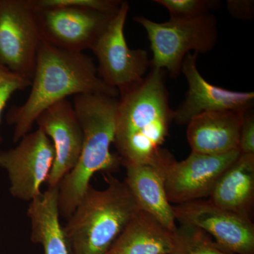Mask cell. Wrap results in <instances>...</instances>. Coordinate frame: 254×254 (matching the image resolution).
Listing matches in <instances>:
<instances>
[{
    "instance_id": "17",
    "label": "cell",
    "mask_w": 254,
    "mask_h": 254,
    "mask_svg": "<svg viewBox=\"0 0 254 254\" xmlns=\"http://www.w3.org/2000/svg\"><path fill=\"white\" fill-rule=\"evenodd\" d=\"M27 215L31 221V240L43 247L44 254H73L60 223L58 187L48 189L30 202Z\"/></svg>"
},
{
    "instance_id": "4",
    "label": "cell",
    "mask_w": 254,
    "mask_h": 254,
    "mask_svg": "<svg viewBox=\"0 0 254 254\" xmlns=\"http://www.w3.org/2000/svg\"><path fill=\"white\" fill-rule=\"evenodd\" d=\"M108 184L90 186L63 227L73 254H106L140 210L125 182L110 176Z\"/></svg>"
},
{
    "instance_id": "6",
    "label": "cell",
    "mask_w": 254,
    "mask_h": 254,
    "mask_svg": "<svg viewBox=\"0 0 254 254\" xmlns=\"http://www.w3.org/2000/svg\"><path fill=\"white\" fill-rule=\"evenodd\" d=\"M33 3L42 42L72 53L91 50L117 13L76 6L41 7L36 6L34 0Z\"/></svg>"
},
{
    "instance_id": "24",
    "label": "cell",
    "mask_w": 254,
    "mask_h": 254,
    "mask_svg": "<svg viewBox=\"0 0 254 254\" xmlns=\"http://www.w3.org/2000/svg\"><path fill=\"white\" fill-rule=\"evenodd\" d=\"M227 8L234 17L239 18H252L254 14V1H227Z\"/></svg>"
},
{
    "instance_id": "10",
    "label": "cell",
    "mask_w": 254,
    "mask_h": 254,
    "mask_svg": "<svg viewBox=\"0 0 254 254\" xmlns=\"http://www.w3.org/2000/svg\"><path fill=\"white\" fill-rule=\"evenodd\" d=\"M176 221L200 229L225 252L254 254V225L247 220L214 205L198 200L173 205Z\"/></svg>"
},
{
    "instance_id": "23",
    "label": "cell",
    "mask_w": 254,
    "mask_h": 254,
    "mask_svg": "<svg viewBox=\"0 0 254 254\" xmlns=\"http://www.w3.org/2000/svg\"><path fill=\"white\" fill-rule=\"evenodd\" d=\"M239 150L242 154H254V115L252 110L245 114L241 127Z\"/></svg>"
},
{
    "instance_id": "15",
    "label": "cell",
    "mask_w": 254,
    "mask_h": 254,
    "mask_svg": "<svg viewBox=\"0 0 254 254\" xmlns=\"http://www.w3.org/2000/svg\"><path fill=\"white\" fill-rule=\"evenodd\" d=\"M208 200L219 208L252 221L254 154L240 153L219 179Z\"/></svg>"
},
{
    "instance_id": "5",
    "label": "cell",
    "mask_w": 254,
    "mask_h": 254,
    "mask_svg": "<svg viewBox=\"0 0 254 254\" xmlns=\"http://www.w3.org/2000/svg\"><path fill=\"white\" fill-rule=\"evenodd\" d=\"M133 20L148 34L153 53L150 66L165 70L171 78L180 76L184 59L190 52L205 54L218 42V22L210 13L191 19L170 18L164 23L143 16Z\"/></svg>"
},
{
    "instance_id": "22",
    "label": "cell",
    "mask_w": 254,
    "mask_h": 254,
    "mask_svg": "<svg viewBox=\"0 0 254 254\" xmlns=\"http://www.w3.org/2000/svg\"><path fill=\"white\" fill-rule=\"evenodd\" d=\"M36 6H76L106 13H115L123 1L120 0H34Z\"/></svg>"
},
{
    "instance_id": "20",
    "label": "cell",
    "mask_w": 254,
    "mask_h": 254,
    "mask_svg": "<svg viewBox=\"0 0 254 254\" xmlns=\"http://www.w3.org/2000/svg\"><path fill=\"white\" fill-rule=\"evenodd\" d=\"M168 9L170 18L191 19L209 14L217 8L219 1L213 0H155Z\"/></svg>"
},
{
    "instance_id": "2",
    "label": "cell",
    "mask_w": 254,
    "mask_h": 254,
    "mask_svg": "<svg viewBox=\"0 0 254 254\" xmlns=\"http://www.w3.org/2000/svg\"><path fill=\"white\" fill-rule=\"evenodd\" d=\"M31 87L26 102L12 107L6 115V123L14 126L15 143L29 133L42 112L70 95L119 96L118 89L108 86L98 76L96 66L89 56L58 49L43 42Z\"/></svg>"
},
{
    "instance_id": "12",
    "label": "cell",
    "mask_w": 254,
    "mask_h": 254,
    "mask_svg": "<svg viewBox=\"0 0 254 254\" xmlns=\"http://www.w3.org/2000/svg\"><path fill=\"white\" fill-rule=\"evenodd\" d=\"M197 57L196 53H189L182 63V72L186 77L188 91L183 103L174 110V122L187 125L192 119L208 112L236 110L247 113L252 110L254 92L230 91L209 83L197 68Z\"/></svg>"
},
{
    "instance_id": "3",
    "label": "cell",
    "mask_w": 254,
    "mask_h": 254,
    "mask_svg": "<svg viewBox=\"0 0 254 254\" xmlns=\"http://www.w3.org/2000/svg\"><path fill=\"white\" fill-rule=\"evenodd\" d=\"M118 98L103 94L75 95L73 107L83 133L81 155L58 186L60 215L66 220L81 201L98 172L116 170L122 163L111 152L115 140Z\"/></svg>"
},
{
    "instance_id": "14",
    "label": "cell",
    "mask_w": 254,
    "mask_h": 254,
    "mask_svg": "<svg viewBox=\"0 0 254 254\" xmlns=\"http://www.w3.org/2000/svg\"><path fill=\"white\" fill-rule=\"evenodd\" d=\"M245 113L236 110L208 112L192 119L187 131L191 152L222 155L240 150V130Z\"/></svg>"
},
{
    "instance_id": "9",
    "label": "cell",
    "mask_w": 254,
    "mask_h": 254,
    "mask_svg": "<svg viewBox=\"0 0 254 254\" xmlns=\"http://www.w3.org/2000/svg\"><path fill=\"white\" fill-rule=\"evenodd\" d=\"M18 143L14 148L0 152V168L7 173L11 195L31 202L41 195V187L49 178L55 148L39 128L25 135Z\"/></svg>"
},
{
    "instance_id": "16",
    "label": "cell",
    "mask_w": 254,
    "mask_h": 254,
    "mask_svg": "<svg viewBox=\"0 0 254 254\" xmlns=\"http://www.w3.org/2000/svg\"><path fill=\"white\" fill-rule=\"evenodd\" d=\"M125 182L140 210L174 232L177 228L173 205L169 202L165 176L148 165H127Z\"/></svg>"
},
{
    "instance_id": "8",
    "label": "cell",
    "mask_w": 254,
    "mask_h": 254,
    "mask_svg": "<svg viewBox=\"0 0 254 254\" xmlns=\"http://www.w3.org/2000/svg\"><path fill=\"white\" fill-rule=\"evenodd\" d=\"M41 43L33 0H0V63L32 81Z\"/></svg>"
},
{
    "instance_id": "18",
    "label": "cell",
    "mask_w": 254,
    "mask_h": 254,
    "mask_svg": "<svg viewBox=\"0 0 254 254\" xmlns=\"http://www.w3.org/2000/svg\"><path fill=\"white\" fill-rule=\"evenodd\" d=\"M174 232L140 210L110 249L115 254H170Z\"/></svg>"
},
{
    "instance_id": "11",
    "label": "cell",
    "mask_w": 254,
    "mask_h": 254,
    "mask_svg": "<svg viewBox=\"0 0 254 254\" xmlns=\"http://www.w3.org/2000/svg\"><path fill=\"white\" fill-rule=\"evenodd\" d=\"M240 153V150L222 155L191 152L185 160H175L165 174L169 202L173 205H179L210 196L222 174Z\"/></svg>"
},
{
    "instance_id": "25",
    "label": "cell",
    "mask_w": 254,
    "mask_h": 254,
    "mask_svg": "<svg viewBox=\"0 0 254 254\" xmlns=\"http://www.w3.org/2000/svg\"><path fill=\"white\" fill-rule=\"evenodd\" d=\"M106 254H115V253H114V252H113V251H112L111 250H110L109 251V252H108V253H107Z\"/></svg>"
},
{
    "instance_id": "7",
    "label": "cell",
    "mask_w": 254,
    "mask_h": 254,
    "mask_svg": "<svg viewBox=\"0 0 254 254\" xmlns=\"http://www.w3.org/2000/svg\"><path fill=\"white\" fill-rule=\"evenodd\" d=\"M129 4L123 1L108 27L92 48L98 61V76L118 91L143 81L150 66L148 53L130 49L125 36Z\"/></svg>"
},
{
    "instance_id": "1",
    "label": "cell",
    "mask_w": 254,
    "mask_h": 254,
    "mask_svg": "<svg viewBox=\"0 0 254 254\" xmlns=\"http://www.w3.org/2000/svg\"><path fill=\"white\" fill-rule=\"evenodd\" d=\"M165 70L151 71L138 84L119 91L114 143L122 164L148 165L160 171L173 154L162 148L174 122Z\"/></svg>"
},
{
    "instance_id": "19",
    "label": "cell",
    "mask_w": 254,
    "mask_h": 254,
    "mask_svg": "<svg viewBox=\"0 0 254 254\" xmlns=\"http://www.w3.org/2000/svg\"><path fill=\"white\" fill-rule=\"evenodd\" d=\"M170 254H232L220 248L203 230L180 224L174 231L173 247Z\"/></svg>"
},
{
    "instance_id": "21",
    "label": "cell",
    "mask_w": 254,
    "mask_h": 254,
    "mask_svg": "<svg viewBox=\"0 0 254 254\" xmlns=\"http://www.w3.org/2000/svg\"><path fill=\"white\" fill-rule=\"evenodd\" d=\"M31 81L23 77L0 63V123L3 112L11 95L31 86Z\"/></svg>"
},
{
    "instance_id": "13",
    "label": "cell",
    "mask_w": 254,
    "mask_h": 254,
    "mask_svg": "<svg viewBox=\"0 0 254 254\" xmlns=\"http://www.w3.org/2000/svg\"><path fill=\"white\" fill-rule=\"evenodd\" d=\"M36 123L54 146V164L46 183L48 189L57 188L79 159L83 141L81 126L73 105L67 99L60 100L42 112Z\"/></svg>"
}]
</instances>
